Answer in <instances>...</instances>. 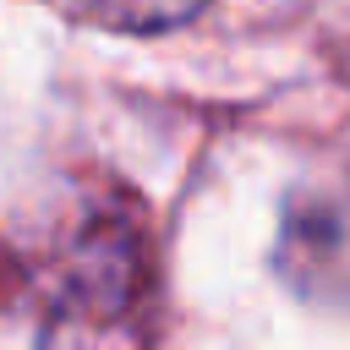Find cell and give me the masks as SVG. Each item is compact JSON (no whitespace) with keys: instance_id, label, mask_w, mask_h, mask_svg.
Listing matches in <instances>:
<instances>
[{"instance_id":"6da1fadb","label":"cell","mask_w":350,"mask_h":350,"mask_svg":"<svg viewBox=\"0 0 350 350\" xmlns=\"http://www.w3.org/2000/svg\"><path fill=\"white\" fill-rule=\"evenodd\" d=\"M38 295V350H153V246L137 202L77 208L49 241Z\"/></svg>"},{"instance_id":"7a4b0ae2","label":"cell","mask_w":350,"mask_h":350,"mask_svg":"<svg viewBox=\"0 0 350 350\" xmlns=\"http://www.w3.org/2000/svg\"><path fill=\"white\" fill-rule=\"evenodd\" d=\"M49 5L66 11L71 22L109 27V33H164L197 16L208 0H49Z\"/></svg>"}]
</instances>
